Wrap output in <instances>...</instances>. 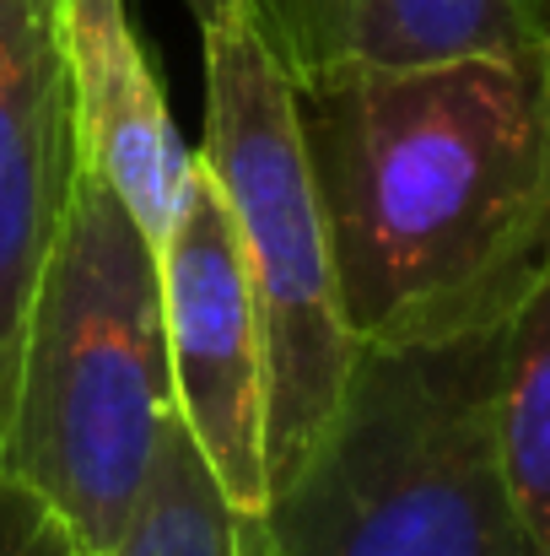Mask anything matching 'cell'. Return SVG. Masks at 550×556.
I'll list each match as a JSON object with an SVG mask.
<instances>
[{"mask_svg":"<svg viewBox=\"0 0 550 556\" xmlns=\"http://www.w3.org/2000/svg\"><path fill=\"white\" fill-rule=\"evenodd\" d=\"M292 92L351 341L508 325L550 270V38Z\"/></svg>","mask_w":550,"mask_h":556,"instance_id":"6da1fadb","label":"cell"},{"mask_svg":"<svg viewBox=\"0 0 550 556\" xmlns=\"http://www.w3.org/2000/svg\"><path fill=\"white\" fill-rule=\"evenodd\" d=\"M174 421L157 249L76 163L22 330L0 476L33 486L87 556H108Z\"/></svg>","mask_w":550,"mask_h":556,"instance_id":"7a4b0ae2","label":"cell"},{"mask_svg":"<svg viewBox=\"0 0 550 556\" xmlns=\"http://www.w3.org/2000/svg\"><path fill=\"white\" fill-rule=\"evenodd\" d=\"M502 330L357 346L341 405L270 486V556H540L502 465Z\"/></svg>","mask_w":550,"mask_h":556,"instance_id":"3957f363","label":"cell"},{"mask_svg":"<svg viewBox=\"0 0 550 556\" xmlns=\"http://www.w3.org/2000/svg\"><path fill=\"white\" fill-rule=\"evenodd\" d=\"M265 325V476L281 486L341 405L357 341L341 314L330 232L297 92L254 11L205 27V147Z\"/></svg>","mask_w":550,"mask_h":556,"instance_id":"277c9868","label":"cell"},{"mask_svg":"<svg viewBox=\"0 0 550 556\" xmlns=\"http://www.w3.org/2000/svg\"><path fill=\"white\" fill-rule=\"evenodd\" d=\"M157 281L183 438L238 514H265V325L227 200L200 152L157 243Z\"/></svg>","mask_w":550,"mask_h":556,"instance_id":"5b68a950","label":"cell"},{"mask_svg":"<svg viewBox=\"0 0 550 556\" xmlns=\"http://www.w3.org/2000/svg\"><path fill=\"white\" fill-rule=\"evenodd\" d=\"M71 179L76 130L60 33L33 0H0V454L27 308L54 249Z\"/></svg>","mask_w":550,"mask_h":556,"instance_id":"8992f818","label":"cell"},{"mask_svg":"<svg viewBox=\"0 0 550 556\" xmlns=\"http://www.w3.org/2000/svg\"><path fill=\"white\" fill-rule=\"evenodd\" d=\"M54 33L65 54L76 163L130 211L157 249L179 216L194 152L168 114L130 11L125 0H65Z\"/></svg>","mask_w":550,"mask_h":556,"instance_id":"52a82bcc","label":"cell"},{"mask_svg":"<svg viewBox=\"0 0 550 556\" xmlns=\"http://www.w3.org/2000/svg\"><path fill=\"white\" fill-rule=\"evenodd\" d=\"M286 76L335 65H432L540 43L529 0H254Z\"/></svg>","mask_w":550,"mask_h":556,"instance_id":"ba28073f","label":"cell"},{"mask_svg":"<svg viewBox=\"0 0 550 556\" xmlns=\"http://www.w3.org/2000/svg\"><path fill=\"white\" fill-rule=\"evenodd\" d=\"M497 438L513 503L540 556H550V270L529 287L502 330Z\"/></svg>","mask_w":550,"mask_h":556,"instance_id":"9c48e42d","label":"cell"},{"mask_svg":"<svg viewBox=\"0 0 550 556\" xmlns=\"http://www.w3.org/2000/svg\"><path fill=\"white\" fill-rule=\"evenodd\" d=\"M108 556H270L259 514H238L174 421L136 525Z\"/></svg>","mask_w":550,"mask_h":556,"instance_id":"30bf717a","label":"cell"},{"mask_svg":"<svg viewBox=\"0 0 550 556\" xmlns=\"http://www.w3.org/2000/svg\"><path fill=\"white\" fill-rule=\"evenodd\" d=\"M0 556H87V552L33 486L0 476Z\"/></svg>","mask_w":550,"mask_h":556,"instance_id":"8fae6325","label":"cell"},{"mask_svg":"<svg viewBox=\"0 0 550 556\" xmlns=\"http://www.w3.org/2000/svg\"><path fill=\"white\" fill-rule=\"evenodd\" d=\"M189 5V16L200 22V33L210 27V22H221V16H232V11H254V0H183ZM259 16V11H254Z\"/></svg>","mask_w":550,"mask_h":556,"instance_id":"7c38bea8","label":"cell"},{"mask_svg":"<svg viewBox=\"0 0 550 556\" xmlns=\"http://www.w3.org/2000/svg\"><path fill=\"white\" fill-rule=\"evenodd\" d=\"M33 5H38V11L49 16V22H60V5H65V0H33Z\"/></svg>","mask_w":550,"mask_h":556,"instance_id":"4fadbf2b","label":"cell"}]
</instances>
